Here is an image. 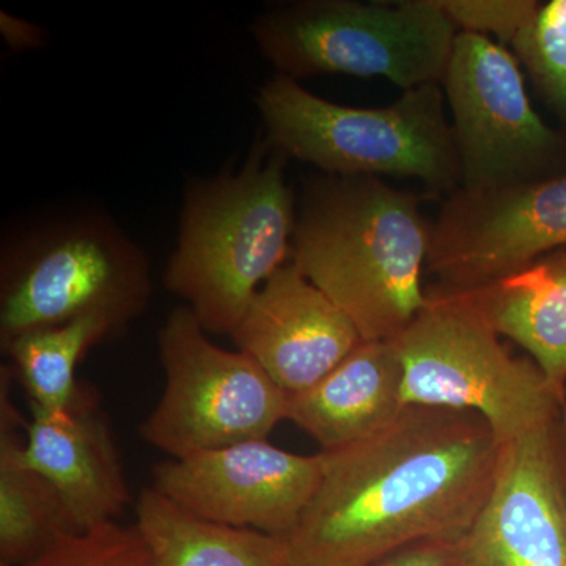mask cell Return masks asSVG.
I'll return each instance as SVG.
<instances>
[{
    "label": "cell",
    "instance_id": "6da1fadb",
    "mask_svg": "<svg viewBox=\"0 0 566 566\" xmlns=\"http://www.w3.org/2000/svg\"><path fill=\"white\" fill-rule=\"evenodd\" d=\"M504 442L475 412L408 406L381 433L319 452L322 476L286 538L290 566H374L463 532Z\"/></svg>",
    "mask_w": 566,
    "mask_h": 566
},
{
    "label": "cell",
    "instance_id": "7a4b0ae2",
    "mask_svg": "<svg viewBox=\"0 0 566 566\" xmlns=\"http://www.w3.org/2000/svg\"><path fill=\"white\" fill-rule=\"evenodd\" d=\"M430 243L416 193L378 177L322 175L307 181L296 210L292 263L364 342H395L430 301Z\"/></svg>",
    "mask_w": 566,
    "mask_h": 566
},
{
    "label": "cell",
    "instance_id": "3957f363",
    "mask_svg": "<svg viewBox=\"0 0 566 566\" xmlns=\"http://www.w3.org/2000/svg\"><path fill=\"white\" fill-rule=\"evenodd\" d=\"M282 151L256 144L240 170L193 181L164 285L207 333L232 335L264 282L292 259L296 208Z\"/></svg>",
    "mask_w": 566,
    "mask_h": 566
},
{
    "label": "cell",
    "instance_id": "277c9868",
    "mask_svg": "<svg viewBox=\"0 0 566 566\" xmlns=\"http://www.w3.org/2000/svg\"><path fill=\"white\" fill-rule=\"evenodd\" d=\"M444 103L441 84H430L390 106H344L283 74L256 93L264 139L286 158L335 177L416 178L450 196L460 189L461 169Z\"/></svg>",
    "mask_w": 566,
    "mask_h": 566
},
{
    "label": "cell",
    "instance_id": "5b68a950",
    "mask_svg": "<svg viewBox=\"0 0 566 566\" xmlns=\"http://www.w3.org/2000/svg\"><path fill=\"white\" fill-rule=\"evenodd\" d=\"M277 74L386 77L403 92L441 84L458 31L436 0H304L273 7L251 28Z\"/></svg>",
    "mask_w": 566,
    "mask_h": 566
},
{
    "label": "cell",
    "instance_id": "8992f818",
    "mask_svg": "<svg viewBox=\"0 0 566 566\" xmlns=\"http://www.w3.org/2000/svg\"><path fill=\"white\" fill-rule=\"evenodd\" d=\"M150 296L147 253L111 219L46 223L3 248L0 342L85 316H102L120 333Z\"/></svg>",
    "mask_w": 566,
    "mask_h": 566
},
{
    "label": "cell",
    "instance_id": "52a82bcc",
    "mask_svg": "<svg viewBox=\"0 0 566 566\" xmlns=\"http://www.w3.org/2000/svg\"><path fill=\"white\" fill-rule=\"evenodd\" d=\"M427 293V307L395 340L406 408L475 412L502 442L566 415L538 365L513 356L464 294Z\"/></svg>",
    "mask_w": 566,
    "mask_h": 566
},
{
    "label": "cell",
    "instance_id": "ba28073f",
    "mask_svg": "<svg viewBox=\"0 0 566 566\" xmlns=\"http://www.w3.org/2000/svg\"><path fill=\"white\" fill-rule=\"evenodd\" d=\"M207 334L188 305L170 312L158 334L166 385L139 431L172 460L268 439L289 417V394L251 356Z\"/></svg>",
    "mask_w": 566,
    "mask_h": 566
},
{
    "label": "cell",
    "instance_id": "9c48e42d",
    "mask_svg": "<svg viewBox=\"0 0 566 566\" xmlns=\"http://www.w3.org/2000/svg\"><path fill=\"white\" fill-rule=\"evenodd\" d=\"M442 92L464 191L558 177L566 139L536 114L521 63L491 36L458 32Z\"/></svg>",
    "mask_w": 566,
    "mask_h": 566
},
{
    "label": "cell",
    "instance_id": "30bf717a",
    "mask_svg": "<svg viewBox=\"0 0 566 566\" xmlns=\"http://www.w3.org/2000/svg\"><path fill=\"white\" fill-rule=\"evenodd\" d=\"M447 566H566V415L504 442L497 474Z\"/></svg>",
    "mask_w": 566,
    "mask_h": 566
},
{
    "label": "cell",
    "instance_id": "8fae6325",
    "mask_svg": "<svg viewBox=\"0 0 566 566\" xmlns=\"http://www.w3.org/2000/svg\"><path fill=\"white\" fill-rule=\"evenodd\" d=\"M566 249V174L505 188L457 189L431 223L433 289L468 292Z\"/></svg>",
    "mask_w": 566,
    "mask_h": 566
},
{
    "label": "cell",
    "instance_id": "7c38bea8",
    "mask_svg": "<svg viewBox=\"0 0 566 566\" xmlns=\"http://www.w3.org/2000/svg\"><path fill=\"white\" fill-rule=\"evenodd\" d=\"M322 457L296 455L268 439L170 460L153 468V488L193 515L289 538L311 504Z\"/></svg>",
    "mask_w": 566,
    "mask_h": 566
},
{
    "label": "cell",
    "instance_id": "4fadbf2b",
    "mask_svg": "<svg viewBox=\"0 0 566 566\" xmlns=\"http://www.w3.org/2000/svg\"><path fill=\"white\" fill-rule=\"evenodd\" d=\"M230 337L289 395L316 385L364 342L292 262L264 282Z\"/></svg>",
    "mask_w": 566,
    "mask_h": 566
},
{
    "label": "cell",
    "instance_id": "5bb4252c",
    "mask_svg": "<svg viewBox=\"0 0 566 566\" xmlns=\"http://www.w3.org/2000/svg\"><path fill=\"white\" fill-rule=\"evenodd\" d=\"M24 458L61 493L81 532L117 521L132 504L106 412L91 386L80 385L61 411L31 408Z\"/></svg>",
    "mask_w": 566,
    "mask_h": 566
},
{
    "label": "cell",
    "instance_id": "9a60e30c",
    "mask_svg": "<svg viewBox=\"0 0 566 566\" xmlns=\"http://www.w3.org/2000/svg\"><path fill=\"white\" fill-rule=\"evenodd\" d=\"M395 342H363L316 385L289 395V417L322 452L365 441L405 411Z\"/></svg>",
    "mask_w": 566,
    "mask_h": 566
},
{
    "label": "cell",
    "instance_id": "2e32d148",
    "mask_svg": "<svg viewBox=\"0 0 566 566\" xmlns=\"http://www.w3.org/2000/svg\"><path fill=\"white\" fill-rule=\"evenodd\" d=\"M458 293L475 305L495 333L526 349L554 392L566 400V249Z\"/></svg>",
    "mask_w": 566,
    "mask_h": 566
},
{
    "label": "cell",
    "instance_id": "e0dca14e",
    "mask_svg": "<svg viewBox=\"0 0 566 566\" xmlns=\"http://www.w3.org/2000/svg\"><path fill=\"white\" fill-rule=\"evenodd\" d=\"M0 381V566H20L66 534H77L61 493L25 461V420Z\"/></svg>",
    "mask_w": 566,
    "mask_h": 566
},
{
    "label": "cell",
    "instance_id": "ac0fdd59",
    "mask_svg": "<svg viewBox=\"0 0 566 566\" xmlns=\"http://www.w3.org/2000/svg\"><path fill=\"white\" fill-rule=\"evenodd\" d=\"M136 517L153 566H290L285 538L205 520L153 486L140 491Z\"/></svg>",
    "mask_w": 566,
    "mask_h": 566
},
{
    "label": "cell",
    "instance_id": "d6986e66",
    "mask_svg": "<svg viewBox=\"0 0 566 566\" xmlns=\"http://www.w3.org/2000/svg\"><path fill=\"white\" fill-rule=\"evenodd\" d=\"M114 324L102 316H85L61 326L31 331L2 345L31 397V408L61 411L80 389L76 367L93 345L112 334Z\"/></svg>",
    "mask_w": 566,
    "mask_h": 566
},
{
    "label": "cell",
    "instance_id": "ffe728a7",
    "mask_svg": "<svg viewBox=\"0 0 566 566\" xmlns=\"http://www.w3.org/2000/svg\"><path fill=\"white\" fill-rule=\"evenodd\" d=\"M512 48L535 91L566 125V0L539 6Z\"/></svg>",
    "mask_w": 566,
    "mask_h": 566
},
{
    "label": "cell",
    "instance_id": "44dd1931",
    "mask_svg": "<svg viewBox=\"0 0 566 566\" xmlns=\"http://www.w3.org/2000/svg\"><path fill=\"white\" fill-rule=\"evenodd\" d=\"M20 566H153V562L136 526L109 521L61 536L39 557Z\"/></svg>",
    "mask_w": 566,
    "mask_h": 566
},
{
    "label": "cell",
    "instance_id": "7402d4cb",
    "mask_svg": "<svg viewBox=\"0 0 566 566\" xmlns=\"http://www.w3.org/2000/svg\"><path fill=\"white\" fill-rule=\"evenodd\" d=\"M458 32L490 36L512 44L517 33L535 17V0H436Z\"/></svg>",
    "mask_w": 566,
    "mask_h": 566
},
{
    "label": "cell",
    "instance_id": "603a6c76",
    "mask_svg": "<svg viewBox=\"0 0 566 566\" xmlns=\"http://www.w3.org/2000/svg\"><path fill=\"white\" fill-rule=\"evenodd\" d=\"M0 32L11 50H35L43 46L46 31L21 18L13 17L7 11H0Z\"/></svg>",
    "mask_w": 566,
    "mask_h": 566
},
{
    "label": "cell",
    "instance_id": "cb8c5ba5",
    "mask_svg": "<svg viewBox=\"0 0 566 566\" xmlns=\"http://www.w3.org/2000/svg\"><path fill=\"white\" fill-rule=\"evenodd\" d=\"M374 566H447L441 542H424L394 554Z\"/></svg>",
    "mask_w": 566,
    "mask_h": 566
}]
</instances>
